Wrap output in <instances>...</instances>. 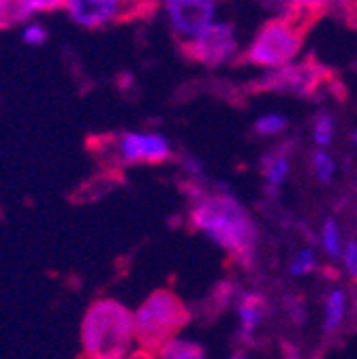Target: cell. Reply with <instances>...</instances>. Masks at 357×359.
<instances>
[{
  "instance_id": "9",
  "label": "cell",
  "mask_w": 357,
  "mask_h": 359,
  "mask_svg": "<svg viewBox=\"0 0 357 359\" xmlns=\"http://www.w3.org/2000/svg\"><path fill=\"white\" fill-rule=\"evenodd\" d=\"M163 9L173 34L187 43L214 22L216 0H163Z\"/></svg>"
},
{
  "instance_id": "13",
  "label": "cell",
  "mask_w": 357,
  "mask_h": 359,
  "mask_svg": "<svg viewBox=\"0 0 357 359\" xmlns=\"http://www.w3.org/2000/svg\"><path fill=\"white\" fill-rule=\"evenodd\" d=\"M159 359H208L206 348L189 338H173L159 348Z\"/></svg>"
},
{
  "instance_id": "1",
  "label": "cell",
  "mask_w": 357,
  "mask_h": 359,
  "mask_svg": "<svg viewBox=\"0 0 357 359\" xmlns=\"http://www.w3.org/2000/svg\"><path fill=\"white\" fill-rule=\"evenodd\" d=\"M191 203L193 229L208 236V240L236 259L238 265L250 269L257 259L259 229L236 195L222 187L216 193H201Z\"/></svg>"
},
{
  "instance_id": "29",
  "label": "cell",
  "mask_w": 357,
  "mask_h": 359,
  "mask_svg": "<svg viewBox=\"0 0 357 359\" xmlns=\"http://www.w3.org/2000/svg\"><path fill=\"white\" fill-rule=\"evenodd\" d=\"M229 359H248V357H244V355H234V357H229Z\"/></svg>"
},
{
  "instance_id": "3",
  "label": "cell",
  "mask_w": 357,
  "mask_h": 359,
  "mask_svg": "<svg viewBox=\"0 0 357 359\" xmlns=\"http://www.w3.org/2000/svg\"><path fill=\"white\" fill-rule=\"evenodd\" d=\"M191 321L189 306L169 289H156L150 293L144 304L133 312V330H135V342L142 353H159L169 340L177 338L187 323Z\"/></svg>"
},
{
  "instance_id": "21",
  "label": "cell",
  "mask_w": 357,
  "mask_h": 359,
  "mask_svg": "<svg viewBox=\"0 0 357 359\" xmlns=\"http://www.w3.org/2000/svg\"><path fill=\"white\" fill-rule=\"evenodd\" d=\"M285 308H287L289 319H291L295 325H302V323L306 321V308H304V304H302L297 297L287 295V297H285Z\"/></svg>"
},
{
  "instance_id": "23",
  "label": "cell",
  "mask_w": 357,
  "mask_h": 359,
  "mask_svg": "<svg viewBox=\"0 0 357 359\" xmlns=\"http://www.w3.org/2000/svg\"><path fill=\"white\" fill-rule=\"evenodd\" d=\"M328 3H330V0H293V7H297L302 11H308V13H317Z\"/></svg>"
},
{
  "instance_id": "11",
  "label": "cell",
  "mask_w": 357,
  "mask_h": 359,
  "mask_svg": "<svg viewBox=\"0 0 357 359\" xmlns=\"http://www.w3.org/2000/svg\"><path fill=\"white\" fill-rule=\"evenodd\" d=\"M293 142H285L283 146L274 148L270 154H265L261 158V171L265 177V193L267 197H276L281 187L285 184V180L289 175V158H291Z\"/></svg>"
},
{
  "instance_id": "19",
  "label": "cell",
  "mask_w": 357,
  "mask_h": 359,
  "mask_svg": "<svg viewBox=\"0 0 357 359\" xmlns=\"http://www.w3.org/2000/svg\"><path fill=\"white\" fill-rule=\"evenodd\" d=\"M22 41L30 45V48H41V45L48 41V28L39 22H28L22 28Z\"/></svg>"
},
{
  "instance_id": "28",
  "label": "cell",
  "mask_w": 357,
  "mask_h": 359,
  "mask_svg": "<svg viewBox=\"0 0 357 359\" xmlns=\"http://www.w3.org/2000/svg\"><path fill=\"white\" fill-rule=\"evenodd\" d=\"M0 20H3V0H0ZM0 28H3V22H0Z\"/></svg>"
},
{
  "instance_id": "25",
  "label": "cell",
  "mask_w": 357,
  "mask_h": 359,
  "mask_svg": "<svg viewBox=\"0 0 357 359\" xmlns=\"http://www.w3.org/2000/svg\"><path fill=\"white\" fill-rule=\"evenodd\" d=\"M285 359H302V355L297 353V348H293V346L285 344Z\"/></svg>"
},
{
  "instance_id": "20",
  "label": "cell",
  "mask_w": 357,
  "mask_h": 359,
  "mask_svg": "<svg viewBox=\"0 0 357 359\" xmlns=\"http://www.w3.org/2000/svg\"><path fill=\"white\" fill-rule=\"evenodd\" d=\"M18 3L30 15H34V13H48V11L62 9L67 0H18Z\"/></svg>"
},
{
  "instance_id": "8",
  "label": "cell",
  "mask_w": 357,
  "mask_h": 359,
  "mask_svg": "<svg viewBox=\"0 0 357 359\" xmlns=\"http://www.w3.org/2000/svg\"><path fill=\"white\" fill-rule=\"evenodd\" d=\"M144 3L146 0H67L65 9L77 26L95 30L126 15H140Z\"/></svg>"
},
{
  "instance_id": "15",
  "label": "cell",
  "mask_w": 357,
  "mask_h": 359,
  "mask_svg": "<svg viewBox=\"0 0 357 359\" xmlns=\"http://www.w3.org/2000/svg\"><path fill=\"white\" fill-rule=\"evenodd\" d=\"M310 165H312V171H315V175H317V180H319L321 184H330L332 180H334L336 163H334V158L325 150H315V152H312Z\"/></svg>"
},
{
  "instance_id": "7",
  "label": "cell",
  "mask_w": 357,
  "mask_h": 359,
  "mask_svg": "<svg viewBox=\"0 0 357 359\" xmlns=\"http://www.w3.org/2000/svg\"><path fill=\"white\" fill-rule=\"evenodd\" d=\"M325 77V71L319 65H312L310 60L302 65H285L281 69H272L259 79H255L252 90L259 93H289V95H299L308 97L315 93V88L321 83Z\"/></svg>"
},
{
  "instance_id": "4",
  "label": "cell",
  "mask_w": 357,
  "mask_h": 359,
  "mask_svg": "<svg viewBox=\"0 0 357 359\" xmlns=\"http://www.w3.org/2000/svg\"><path fill=\"white\" fill-rule=\"evenodd\" d=\"M302 43H304V26L283 15L265 22L259 28L257 36L252 39L248 50L242 56V62L252 67H263L267 71L281 69L293 62V58L302 50Z\"/></svg>"
},
{
  "instance_id": "16",
  "label": "cell",
  "mask_w": 357,
  "mask_h": 359,
  "mask_svg": "<svg viewBox=\"0 0 357 359\" xmlns=\"http://www.w3.org/2000/svg\"><path fill=\"white\" fill-rule=\"evenodd\" d=\"M334 140V118L325 111H321L315 122H312V142L319 148H328Z\"/></svg>"
},
{
  "instance_id": "6",
  "label": "cell",
  "mask_w": 357,
  "mask_h": 359,
  "mask_svg": "<svg viewBox=\"0 0 357 359\" xmlns=\"http://www.w3.org/2000/svg\"><path fill=\"white\" fill-rule=\"evenodd\" d=\"M189 58L203 67H220L238 54L236 30L227 22H212L197 36L182 43Z\"/></svg>"
},
{
  "instance_id": "2",
  "label": "cell",
  "mask_w": 357,
  "mask_h": 359,
  "mask_svg": "<svg viewBox=\"0 0 357 359\" xmlns=\"http://www.w3.org/2000/svg\"><path fill=\"white\" fill-rule=\"evenodd\" d=\"M135 342L133 312L118 299H97L81 321V348L86 359H128Z\"/></svg>"
},
{
  "instance_id": "27",
  "label": "cell",
  "mask_w": 357,
  "mask_h": 359,
  "mask_svg": "<svg viewBox=\"0 0 357 359\" xmlns=\"http://www.w3.org/2000/svg\"><path fill=\"white\" fill-rule=\"evenodd\" d=\"M353 314H355V323H357V295H355V302H353Z\"/></svg>"
},
{
  "instance_id": "5",
  "label": "cell",
  "mask_w": 357,
  "mask_h": 359,
  "mask_svg": "<svg viewBox=\"0 0 357 359\" xmlns=\"http://www.w3.org/2000/svg\"><path fill=\"white\" fill-rule=\"evenodd\" d=\"M109 152L118 167L163 165L173 156L171 142L156 130H126L112 140Z\"/></svg>"
},
{
  "instance_id": "14",
  "label": "cell",
  "mask_w": 357,
  "mask_h": 359,
  "mask_svg": "<svg viewBox=\"0 0 357 359\" xmlns=\"http://www.w3.org/2000/svg\"><path fill=\"white\" fill-rule=\"evenodd\" d=\"M321 246H323V252L330 257V259H340L342 257V233H340V227L334 218H328L321 227Z\"/></svg>"
},
{
  "instance_id": "18",
  "label": "cell",
  "mask_w": 357,
  "mask_h": 359,
  "mask_svg": "<svg viewBox=\"0 0 357 359\" xmlns=\"http://www.w3.org/2000/svg\"><path fill=\"white\" fill-rule=\"evenodd\" d=\"M287 128V118L283 114H265L255 122V133L270 137V135H281Z\"/></svg>"
},
{
  "instance_id": "10",
  "label": "cell",
  "mask_w": 357,
  "mask_h": 359,
  "mask_svg": "<svg viewBox=\"0 0 357 359\" xmlns=\"http://www.w3.org/2000/svg\"><path fill=\"white\" fill-rule=\"evenodd\" d=\"M236 308L240 317V340L250 344L267 314V302L257 291H240L236 297Z\"/></svg>"
},
{
  "instance_id": "24",
  "label": "cell",
  "mask_w": 357,
  "mask_h": 359,
  "mask_svg": "<svg viewBox=\"0 0 357 359\" xmlns=\"http://www.w3.org/2000/svg\"><path fill=\"white\" fill-rule=\"evenodd\" d=\"M267 5H270L272 9H276V11H281V18H283L293 9V0H267Z\"/></svg>"
},
{
  "instance_id": "22",
  "label": "cell",
  "mask_w": 357,
  "mask_h": 359,
  "mask_svg": "<svg viewBox=\"0 0 357 359\" xmlns=\"http://www.w3.org/2000/svg\"><path fill=\"white\" fill-rule=\"evenodd\" d=\"M342 257H344V265H346L349 276H353L357 280V238H353L346 244V248L342 250Z\"/></svg>"
},
{
  "instance_id": "12",
  "label": "cell",
  "mask_w": 357,
  "mask_h": 359,
  "mask_svg": "<svg viewBox=\"0 0 357 359\" xmlns=\"http://www.w3.org/2000/svg\"><path fill=\"white\" fill-rule=\"evenodd\" d=\"M346 314V293L342 289H334L328 293L323 304V330L325 334H334L340 330Z\"/></svg>"
},
{
  "instance_id": "26",
  "label": "cell",
  "mask_w": 357,
  "mask_h": 359,
  "mask_svg": "<svg viewBox=\"0 0 357 359\" xmlns=\"http://www.w3.org/2000/svg\"><path fill=\"white\" fill-rule=\"evenodd\" d=\"M342 3H344L351 11H357V0H342Z\"/></svg>"
},
{
  "instance_id": "30",
  "label": "cell",
  "mask_w": 357,
  "mask_h": 359,
  "mask_svg": "<svg viewBox=\"0 0 357 359\" xmlns=\"http://www.w3.org/2000/svg\"><path fill=\"white\" fill-rule=\"evenodd\" d=\"M353 142H355V146H357V128L353 130Z\"/></svg>"
},
{
  "instance_id": "17",
  "label": "cell",
  "mask_w": 357,
  "mask_h": 359,
  "mask_svg": "<svg viewBox=\"0 0 357 359\" xmlns=\"http://www.w3.org/2000/svg\"><path fill=\"white\" fill-rule=\"evenodd\" d=\"M319 267V261H317V255L312 248H304L289 265V272L291 276H306V274H312L317 272Z\"/></svg>"
}]
</instances>
